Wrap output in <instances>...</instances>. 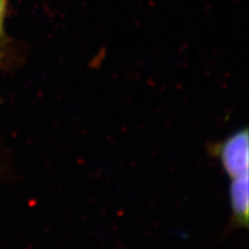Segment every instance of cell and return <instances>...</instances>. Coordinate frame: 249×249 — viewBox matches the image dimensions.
Wrapping results in <instances>:
<instances>
[{
    "label": "cell",
    "instance_id": "cell-3",
    "mask_svg": "<svg viewBox=\"0 0 249 249\" xmlns=\"http://www.w3.org/2000/svg\"><path fill=\"white\" fill-rule=\"evenodd\" d=\"M5 6H6V0H0V35H1V29L3 24Z\"/></svg>",
    "mask_w": 249,
    "mask_h": 249
},
{
    "label": "cell",
    "instance_id": "cell-1",
    "mask_svg": "<svg viewBox=\"0 0 249 249\" xmlns=\"http://www.w3.org/2000/svg\"><path fill=\"white\" fill-rule=\"evenodd\" d=\"M210 150L220 161L231 180L249 175V139L246 128L233 132L222 142L213 144Z\"/></svg>",
    "mask_w": 249,
    "mask_h": 249
},
{
    "label": "cell",
    "instance_id": "cell-2",
    "mask_svg": "<svg viewBox=\"0 0 249 249\" xmlns=\"http://www.w3.org/2000/svg\"><path fill=\"white\" fill-rule=\"evenodd\" d=\"M248 175L231 178L230 185V201L231 208L232 225L246 228L248 225L249 188Z\"/></svg>",
    "mask_w": 249,
    "mask_h": 249
}]
</instances>
